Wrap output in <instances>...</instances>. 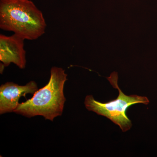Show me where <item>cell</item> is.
<instances>
[{"label": "cell", "instance_id": "obj_1", "mask_svg": "<svg viewBox=\"0 0 157 157\" xmlns=\"http://www.w3.org/2000/svg\"><path fill=\"white\" fill-rule=\"evenodd\" d=\"M46 25L42 11L31 0H1L0 28L23 39L34 40L45 33Z\"/></svg>", "mask_w": 157, "mask_h": 157}, {"label": "cell", "instance_id": "obj_2", "mask_svg": "<svg viewBox=\"0 0 157 157\" xmlns=\"http://www.w3.org/2000/svg\"><path fill=\"white\" fill-rule=\"evenodd\" d=\"M67 76L63 68L52 67L48 83L33 98L19 104L14 112L29 118L42 116L51 121L61 116L66 101L63 90Z\"/></svg>", "mask_w": 157, "mask_h": 157}, {"label": "cell", "instance_id": "obj_3", "mask_svg": "<svg viewBox=\"0 0 157 157\" xmlns=\"http://www.w3.org/2000/svg\"><path fill=\"white\" fill-rule=\"evenodd\" d=\"M118 73L113 72L107 77L110 84L119 91V95L115 100L107 103L96 101L92 95L86 96L84 104L86 109L109 119L117 125L123 132L128 131L132 127V123L126 115V110L133 104L149 103L148 98L137 95L128 96L125 94L118 85Z\"/></svg>", "mask_w": 157, "mask_h": 157}, {"label": "cell", "instance_id": "obj_4", "mask_svg": "<svg viewBox=\"0 0 157 157\" xmlns=\"http://www.w3.org/2000/svg\"><path fill=\"white\" fill-rule=\"evenodd\" d=\"M24 40L21 37L14 34L11 36L0 35V61L1 73L4 68L13 63L21 69L26 64Z\"/></svg>", "mask_w": 157, "mask_h": 157}, {"label": "cell", "instance_id": "obj_5", "mask_svg": "<svg viewBox=\"0 0 157 157\" xmlns=\"http://www.w3.org/2000/svg\"><path fill=\"white\" fill-rule=\"evenodd\" d=\"M38 90L37 83L31 81L21 86L7 82L0 87V114L14 112L19 105L20 98L28 94H34Z\"/></svg>", "mask_w": 157, "mask_h": 157}]
</instances>
